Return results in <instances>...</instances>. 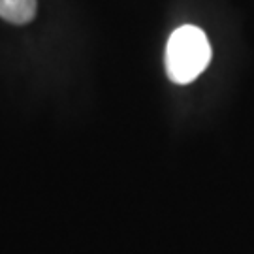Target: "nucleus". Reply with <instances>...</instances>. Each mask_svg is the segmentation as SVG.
<instances>
[{
    "mask_svg": "<svg viewBox=\"0 0 254 254\" xmlns=\"http://www.w3.org/2000/svg\"><path fill=\"white\" fill-rule=\"evenodd\" d=\"M211 44L201 28L183 25L166 46V73L177 85H189L211 63Z\"/></svg>",
    "mask_w": 254,
    "mask_h": 254,
    "instance_id": "nucleus-1",
    "label": "nucleus"
},
{
    "mask_svg": "<svg viewBox=\"0 0 254 254\" xmlns=\"http://www.w3.org/2000/svg\"><path fill=\"white\" fill-rule=\"evenodd\" d=\"M38 0H0V17L13 25H27L36 15Z\"/></svg>",
    "mask_w": 254,
    "mask_h": 254,
    "instance_id": "nucleus-2",
    "label": "nucleus"
}]
</instances>
